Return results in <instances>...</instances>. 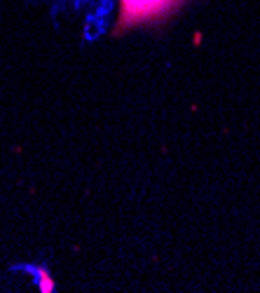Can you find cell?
I'll return each instance as SVG.
<instances>
[{
    "label": "cell",
    "mask_w": 260,
    "mask_h": 293,
    "mask_svg": "<svg viewBox=\"0 0 260 293\" xmlns=\"http://www.w3.org/2000/svg\"><path fill=\"white\" fill-rule=\"evenodd\" d=\"M185 0H120V17L115 24V35L141 26H152L169 19Z\"/></svg>",
    "instance_id": "cell-1"
}]
</instances>
